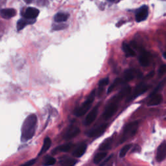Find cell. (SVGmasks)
<instances>
[{
  "mask_svg": "<svg viewBox=\"0 0 166 166\" xmlns=\"http://www.w3.org/2000/svg\"><path fill=\"white\" fill-rule=\"evenodd\" d=\"M164 58L166 59V52L164 53Z\"/></svg>",
  "mask_w": 166,
  "mask_h": 166,
  "instance_id": "34",
  "label": "cell"
},
{
  "mask_svg": "<svg viewBox=\"0 0 166 166\" xmlns=\"http://www.w3.org/2000/svg\"><path fill=\"white\" fill-rule=\"evenodd\" d=\"M130 92H131V88L130 87V86H127V87L122 89L120 91V92L118 93L116 96H115L114 97H113L111 101L114 102V103H117L118 101L121 100L123 97L130 95Z\"/></svg>",
  "mask_w": 166,
  "mask_h": 166,
  "instance_id": "12",
  "label": "cell"
},
{
  "mask_svg": "<svg viewBox=\"0 0 166 166\" xmlns=\"http://www.w3.org/2000/svg\"><path fill=\"white\" fill-rule=\"evenodd\" d=\"M166 73V65L164 64L162 65L160 68L158 70V75L160 77H162Z\"/></svg>",
  "mask_w": 166,
  "mask_h": 166,
  "instance_id": "30",
  "label": "cell"
},
{
  "mask_svg": "<svg viewBox=\"0 0 166 166\" xmlns=\"http://www.w3.org/2000/svg\"><path fill=\"white\" fill-rule=\"evenodd\" d=\"M80 129L78 127H76L75 125H71L66 132L64 134V139L68 140V139L74 138L80 133Z\"/></svg>",
  "mask_w": 166,
  "mask_h": 166,
  "instance_id": "9",
  "label": "cell"
},
{
  "mask_svg": "<svg viewBox=\"0 0 166 166\" xmlns=\"http://www.w3.org/2000/svg\"><path fill=\"white\" fill-rule=\"evenodd\" d=\"M73 147V144L71 143H66L62 145L58 146L57 148H55L53 150V153H57V152H68Z\"/></svg>",
  "mask_w": 166,
  "mask_h": 166,
  "instance_id": "20",
  "label": "cell"
},
{
  "mask_svg": "<svg viewBox=\"0 0 166 166\" xmlns=\"http://www.w3.org/2000/svg\"><path fill=\"white\" fill-rule=\"evenodd\" d=\"M23 1H24L26 3L30 4V3H31L33 2V0H23Z\"/></svg>",
  "mask_w": 166,
  "mask_h": 166,
  "instance_id": "33",
  "label": "cell"
},
{
  "mask_svg": "<svg viewBox=\"0 0 166 166\" xmlns=\"http://www.w3.org/2000/svg\"><path fill=\"white\" fill-rule=\"evenodd\" d=\"M36 159H32V160H29L28 162H26V163L23 164V165H28V166L32 165H34V164L36 163Z\"/></svg>",
  "mask_w": 166,
  "mask_h": 166,
  "instance_id": "32",
  "label": "cell"
},
{
  "mask_svg": "<svg viewBox=\"0 0 166 166\" xmlns=\"http://www.w3.org/2000/svg\"><path fill=\"white\" fill-rule=\"evenodd\" d=\"M121 80L120 79H119V78L116 79V80L114 81V83H113L109 87V88L108 90V93H110L112 91H113V90H114L115 88H116L117 85H119V84L121 83Z\"/></svg>",
  "mask_w": 166,
  "mask_h": 166,
  "instance_id": "28",
  "label": "cell"
},
{
  "mask_svg": "<svg viewBox=\"0 0 166 166\" xmlns=\"http://www.w3.org/2000/svg\"><path fill=\"white\" fill-rule=\"evenodd\" d=\"M166 158V142L164 141L157 149L156 158L158 162H162Z\"/></svg>",
  "mask_w": 166,
  "mask_h": 166,
  "instance_id": "8",
  "label": "cell"
},
{
  "mask_svg": "<svg viewBox=\"0 0 166 166\" xmlns=\"http://www.w3.org/2000/svg\"><path fill=\"white\" fill-rule=\"evenodd\" d=\"M149 86H148L147 84H145L143 83L139 84L138 86H136L134 92L132 93L131 96L128 98L129 99L128 101H130V100H132V99L136 98V97L143 94V93H145L149 89Z\"/></svg>",
  "mask_w": 166,
  "mask_h": 166,
  "instance_id": "6",
  "label": "cell"
},
{
  "mask_svg": "<svg viewBox=\"0 0 166 166\" xmlns=\"http://www.w3.org/2000/svg\"><path fill=\"white\" fill-rule=\"evenodd\" d=\"M51 145V139L48 137L45 138L42 147L38 153V156H41L42 155L44 154L45 152H47V151L50 148Z\"/></svg>",
  "mask_w": 166,
  "mask_h": 166,
  "instance_id": "19",
  "label": "cell"
},
{
  "mask_svg": "<svg viewBox=\"0 0 166 166\" xmlns=\"http://www.w3.org/2000/svg\"><path fill=\"white\" fill-rule=\"evenodd\" d=\"M122 48H123V50L125 53V55L127 57H129L135 56V55H136L135 51L132 49L130 46L129 44H127V43H125V42L123 43Z\"/></svg>",
  "mask_w": 166,
  "mask_h": 166,
  "instance_id": "21",
  "label": "cell"
},
{
  "mask_svg": "<svg viewBox=\"0 0 166 166\" xmlns=\"http://www.w3.org/2000/svg\"><path fill=\"white\" fill-rule=\"evenodd\" d=\"M40 11L34 7H28L23 13V17L29 19H35L39 15Z\"/></svg>",
  "mask_w": 166,
  "mask_h": 166,
  "instance_id": "11",
  "label": "cell"
},
{
  "mask_svg": "<svg viewBox=\"0 0 166 166\" xmlns=\"http://www.w3.org/2000/svg\"><path fill=\"white\" fill-rule=\"evenodd\" d=\"M0 15L5 19H10L16 15V11L15 9H3L0 10Z\"/></svg>",
  "mask_w": 166,
  "mask_h": 166,
  "instance_id": "16",
  "label": "cell"
},
{
  "mask_svg": "<svg viewBox=\"0 0 166 166\" xmlns=\"http://www.w3.org/2000/svg\"><path fill=\"white\" fill-rule=\"evenodd\" d=\"M108 127V124H103L101 125L99 127L93 129L90 131L88 132L87 135L89 137L91 138H98L99 136H101L104 132L106 131V129H107Z\"/></svg>",
  "mask_w": 166,
  "mask_h": 166,
  "instance_id": "5",
  "label": "cell"
},
{
  "mask_svg": "<svg viewBox=\"0 0 166 166\" xmlns=\"http://www.w3.org/2000/svg\"><path fill=\"white\" fill-rule=\"evenodd\" d=\"M112 138H107L101 144L100 147H99V150L100 151H107L111 147V145L112 143Z\"/></svg>",
  "mask_w": 166,
  "mask_h": 166,
  "instance_id": "23",
  "label": "cell"
},
{
  "mask_svg": "<svg viewBox=\"0 0 166 166\" xmlns=\"http://www.w3.org/2000/svg\"><path fill=\"white\" fill-rule=\"evenodd\" d=\"M59 163L61 164L62 165H65V166H72L74 165L77 163V160H74V159L71 158H62L59 161Z\"/></svg>",
  "mask_w": 166,
  "mask_h": 166,
  "instance_id": "22",
  "label": "cell"
},
{
  "mask_svg": "<svg viewBox=\"0 0 166 166\" xmlns=\"http://www.w3.org/2000/svg\"><path fill=\"white\" fill-rule=\"evenodd\" d=\"M149 15L148 6H143L141 8H139L136 14V20L138 22H141L147 19Z\"/></svg>",
  "mask_w": 166,
  "mask_h": 166,
  "instance_id": "7",
  "label": "cell"
},
{
  "mask_svg": "<svg viewBox=\"0 0 166 166\" xmlns=\"http://www.w3.org/2000/svg\"><path fill=\"white\" fill-rule=\"evenodd\" d=\"M138 128V121H134L129 123L125 127L123 130V134L122 138L121 139V143L123 142L126 141L127 139L130 138L133 136H134L137 132V129Z\"/></svg>",
  "mask_w": 166,
  "mask_h": 166,
  "instance_id": "3",
  "label": "cell"
},
{
  "mask_svg": "<svg viewBox=\"0 0 166 166\" xmlns=\"http://www.w3.org/2000/svg\"><path fill=\"white\" fill-rule=\"evenodd\" d=\"M109 83V79L104 78L103 79H101V80L99 82V86L100 88H102L105 86H107Z\"/></svg>",
  "mask_w": 166,
  "mask_h": 166,
  "instance_id": "29",
  "label": "cell"
},
{
  "mask_svg": "<svg viewBox=\"0 0 166 166\" xmlns=\"http://www.w3.org/2000/svg\"><path fill=\"white\" fill-rule=\"evenodd\" d=\"M163 97L160 94H154L151 96V99L147 103L148 106H155L160 104L162 102Z\"/></svg>",
  "mask_w": 166,
  "mask_h": 166,
  "instance_id": "17",
  "label": "cell"
},
{
  "mask_svg": "<svg viewBox=\"0 0 166 166\" xmlns=\"http://www.w3.org/2000/svg\"><path fill=\"white\" fill-rule=\"evenodd\" d=\"M117 109L118 105L117 103L112 102L110 104H109L103 114V117L104 119L107 120V119L112 117L117 112Z\"/></svg>",
  "mask_w": 166,
  "mask_h": 166,
  "instance_id": "4",
  "label": "cell"
},
{
  "mask_svg": "<svg viewBox=\"0 0 166 166\" xmlns=\"http://www.w3.org/2000/svg\"><path fill=\"white\" fill-rule=\"evenodd\" d=\"M131 147H132L131 144H128V145H125L124 147L121 149L120 152H119V156H120L121 158L125 157L126 156V155H127L128 151L130 149Z\"/></svg>",
  "mask_w": 166,
  "mask_h": 166,
  "instance_id": "26",
  "label": "cell"
},
{
  "mask_svg": "<svg viewBox=\"0 0 166 166\" xmlns=\"http://www.w3.org/2000/svg\"><path fill=\"white\" fill-rule=\"evenodd\" d=\"M86 149H87V145L86 143H82L75 149L74 152H72V155L76 158H80L83 156L86 152Z\"/></svg>",
  "mask_w": 166,
  "mask_h": 166,
  "instance_id": "15",
  "label": "cell"
},
{
  "mask_svg": "<svg viewBox=\"0 0 166 166\" xmlns=\"http://www.w3.org/2000/svg\"><path fill=\"white\" fill-rule=\"evenodd\" d=\"M56 163V159L53 157L48 156L45 159L44 165H53Z\"/></svg>",
  "mask_w": 166,
  "mask_h": 166,
  "instance_id": "27",
  "label": "cell"
},
{
  "mask_svg": "<svg viewBox=\"0 0 166 166\" xmlns=\"http://www.w3.org/2000/svg\"><path fill=\"white\" fill-rule=\"evenodd\" d=\"M37 121L38 118L36 114H32L26 117L22 127L21 141L22 142H28L34 136Z\"/></svg>",
  "mask_w": 166,
  "mask_h": 166,
  "instance_id": "1",
  "label": "cell"
},
{
  "mask_svg": "<svg viewBox=\"0 0 166 166\" xmlns=\"http://www.w3.org/2000/svg\"><path fill=\"white\" fill-rule=\"evenodd\" d=\"M139 62L143 67L148 66L151 62V54L149 52L143 50L139 56Z\"/></svg>",
  "mask_w": 166,
  "mask_h": 166,
  "instance_id": "10",
  "label": "cell"
},
{
  "mask_svg": "<svg viewBox=\"0 0 166 166\" xmlns=\"http://www.w3.org/2000/svg\"><path fill=\"white\" fill-rule=\"evenodd\" d=\"M70 15L66 12H58L54 16V20L57 23L65 22L68 19Z\"/></svg>",
  "mask_w": 166,
  "mask_h": 166,
  "instance_id": "18",
  "label": "cell"
},
{
  "mask_svg": "<svg viewBox=\"0 0 166 166\" xmlns=\"http://www.w3.org/2000/svg\"><path fill=\"white\" fill-rule=\"evenodd\" d=\"M36 22V19H29L28 18H22L19 19L16 24V28L18 31H19L24 29L28 25L33 24Z\"/></svg>",
  "mask_w": 166,
  "mask_h": 166,
  "instance_id": "14",
  "label": "cell"
},
{
  "mask_svg": "<svg viewBox=\"0 0 166 166\" xmlns=\"http://www.w3.org/2000/svg\"><path fill=\"white\" fill-rule=\"evenodd\" d=\"M107 152H99V153H97L94 158V162L96 164H99L106 156H107Z\"/></svg>",
  "mask_w": 166,
  "mask_h": 166,
  "instance_id": "25",
  "label": "cell"
},
{
  "mask_svg": "<svg viewBox=\"0 0 166 166\" xmlns=\"http://www.w3.org/2000/svg\"><path fill=\"white\" fill-rule=\"evenodd\" d=\"M134 78V71L132 70H127L124 73V81L129 82Z\"/></svg>",
  "mask_w": 166,
  "mask_h": 166,
  "instance_id": "24",
  "label": "cell"
},
{
  "mask_svg": "<svg viewBox=\"0 0 166 166\" xmlns=\"http://www.w3.org/2000/svg\"><path fill=\"white\" fill-rule=\"evenodd\" d=\"M95 96H96V90H94L90 93V94L89 95L88 98L86 99V100L83 103V104L80 106V107L75 110V115L78 117L84 115L90 109L93 102L94 101Z\"/></svg>",
  "mask_w": 166,
  "mask_h": 166,
  "instance_id": "2",
  "label": "cell"
},
{
  "mask_svg": "<svg viewBox=\"0 0 166 166\" xmlns=\"http://www.w3.org/2000/svg\"><path fill=\"white\" fill-rule=\"evenodd\" d=\"M99 106V104H97L96 107H95L91 110V112H90L89 114L87 115V116H86L85 119V125H89L95 121V119L98 114Z\"/></svg>",
  "mask_w": 166,
  "mask_h": 166,
  "instance_id": "13",
  "label": "cell"
},
{
  "mask_svg": "<svg viewBox=\"0 0 166 166\" xmlns=\"http://www.w3.org/2000/svg\"><path fill=\"white\" fill-rule=\"evenodd\" d=\"M66 28V25L64 24H59V25H55V27L53 28V29L55 30H61V29H64Z\"/></svg>",
  "mask_w": 166,
  "mask_h": 166,
  "instance_id": "31",
  "label": "cell"
},
{
  "mask_svg": "<svg viewBox=\"0 0 166 166\" xmlns=\"http://www.w3.org/2000/svg\"><path fill=\"white\" fill-rule=\"evenodd\" d=\"M109 1H110V2H113L116 1V0H109Z\"/></svg>",
  "mask_w": 166,
  "mask_h": 166,
  "instance_id": "35",
  "label": "cell"
}]
</instances>
